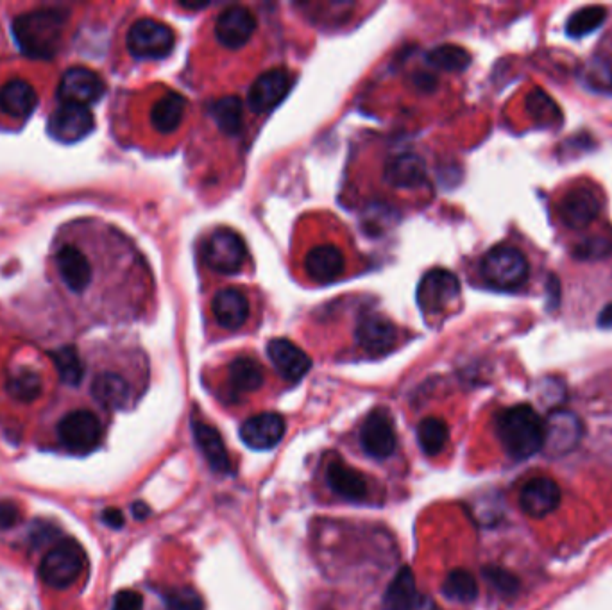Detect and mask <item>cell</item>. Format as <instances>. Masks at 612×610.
Returning a JSON list of instances; mask_svg holds the SVG:
<instances>
[{
	"mask_svg": "<svg viewBox=\"0 0 612 610\" xmlns=\"http://www.w3.org/2000/svg\"><path fill=\"white\" fill-rule=\"evenodd\" d=\"M68 22L67 11L49 8L31 11L13 22V34L20 49L31 58L51 60L60 49Z\"/></svg>",
	"mask_w": 612,
	"mask_h": 610,
	"instance_id": "1",
	"label": "cell"
},
{
	"mask_svg": "<svg viewBox=\"0 0 612 610\" xmlns=\"http://www.w3.org/2000/svg\"><path fill=\"white\" fill-rule=\"evenodd\" d=\"M496 435L514 460H527L543 450L544 421L530 405H516L496 417Z\"/></svg>",
	"mask_w": 612,
	"mask_h": 610,
	"instance_id": "2",
	"label": "cell"
},
{
	"mask_svg": "<svg viewBox=\"0 0 612 610\" xmlns=\"http://www.w3.org/2000/svg\"><path fill=\"white\" fill-rule=\"evenodd\" d=\"M527 256L516 246L498 244L485 253L480 262V274L494 289L516 290L528 280Z\"/></svg>",
	"mask_w": 612,
	"mask_h": 610,
	"instance_id": "3",
	"label": "cell"
},
{
	"mask_svg": "<svg viewBox=\"0 0 612 610\" xmlns=\"http://www.w3.org/2000/svg\"><path fill=\"white\" fill-rule=\"evenodd\" d=\"M85 551L74 539H63L45 553L40 562V578L52 589H67L85 569Z\"/></svg>",
	"mask_w": 612,
	"mask_h": 610,
	"instance_id": "4",
	"label": "cell"
},
{
	"mask_svg": "<svg viewBox=\"0 0 612 610\" xmlns=\"http://www.w3.org/2000/svg\"><path fill=\"white\" fill-rule=\"evenodd\" d=\"M174 42V31L153 18L138 20L128 33L129 52L140 60H160L169 56Z\"/></svg>",
	"mask_w": 612,
	"mask_h": 610,
	"instance_id": "5",
	"label": "cell"
},
{
	"mask_svg": "<svg viewBox=\"0 0 612 610\" xmlns=\"http://www.w3.org/2000/svg\"><path fill=\"white\" fill-rule=\"evenodd\" d=\"M101 437V421L90 410H74L58 424V439L70 453H92L101 444Z\"/></svg>",
	"mask_w": 612,
	"mask_h": 610,
	"instance_id": "6",
	"label": "cell"
},
{
	"mask_svg": "<svg viewBox=\"0 0 612 610\" xmlns=\"http://www.w3.org/2000/svg\"><path fill=\"white\" fill-rule=\"evenodd\" d=\"M602 210L600 195L595 188L580 185L562 195L557 203V217L568 229L584 231L598 219Z\"/></svg>",
	"mask_w": 612,
	"mask_h": 610,
	"instance_id": "7",
	"label": "cell"
},
{
	"mask_svg": "<svg viewBox=\"0 0 612 610\" xmlns=\"http://www.w3.org/2000/svg\"><path fill=\"white\" fill-rule=\"evenodd\" d=\"M246 242L231 229H219L204 246V262L215 272L237 274L246 262Z\"/></svg>",
	"mask_w": 612,
	"mask_h": 610,
	"instance_id": "8",
	"label": "cell"
},
{
	"mask_svg": "<svg viewBox=\"0 0 612 610\" xmlns=\"http://www.w3.org/2000/svg\"><path fill=\"white\" fill-rule=\"evenodd\" d=\"M360 444L367 457L376 460H385L396 451V428L391 414L385 408H376L366 417L360 428Z\"/></svg>",
	"mask_w": 612,
	"mask_h": 610,
	"instance_id": "9",
	"label": "cell"
},
{
	"mask_svg": "<svg viewBox=\"0 0 612 610\" xmlns=\"http://www.w3.org/2000/svg\"><path fill=\"white\" fill-rule=\"evenodd\" d=\"M582 433L584 428L575 414L557 410L544 421L543 451L550 457H564L577 448Z\"/></svg>",
	"mask_w": 612,
	"mask_h": 610,
	"instance_id": "10",
	"label": "cell"
},
{
	"mask_svg": "<svg viewBox=\"0 0 612 610\" xmlns=\"http://www.w3.org/2000/svg\"><path fill=\"white\" fill-rule=\"evenodd\" d=\"M94 126V115L88 106L61 104L58 110L52 111L47 129L54 140L63 144H76L90 135Z\"/></svg>",
	"mask_w": 612,
	"mask_h": 610,
	"instance_id": "11",
	"label": "cell"
},
{
	"mask_svg": "<svg viewBox=\"0 0 612 610\" xmlns=\"http://www.w3.org/2000/svg\"><path fill=\"white\" fill-rule=\"evenodd\" d=\"M460 294L459 280L455 274L448 271L428 272L423 281L419 283L417 301L419 308L426 315L439 314L451 301H455Z\"/></svg>",
	"mask_w": 612,
	"mask_h": 610,
	"instance_id": "12",
	"label": "cell"
},
{
	"mask_svg": "<svg viewBox=\"0 0 612 610\" xmlns=\"http://www.w3.org/2000/svg\"><path fill=\"white\" fill-rule=\"evenodd\" d=\"M104 81L90 68L74 67L65 72L58 86V97L63 104L88 106L104 95Z\"/></svg>",
	"mask_w": 612,
	"mask_h": 610,
	"instance_id": "13",
	"label": "cell"
},
{
	"mask_svg": "<svg viewBox=\"0 0 612 610\" xmlns=\"http://www.w3.org/2000/svg\"><path fill=\"white\" fill-rule=\"evenodd\" d=\"M285 432L287 424L280 414L264 412L249 417L246 423L240 426V439L251 450L269 451L280 444Z\"/></svg>",
	"mask_w": 612,
	"mask_h": 610,
	"instance_id": "14",
	"label": "cell"
},
{
	"mask_svg": "<svg viewBox=\"0 0 612 610\" xmlns=\"http://www.w3.org/2000/svg\"><path fill=\"white\" fill-rule=\"evenodd\" d=\"M561 503V489L550 478H532L519 492V507L534 519L550 516Z\"/></svg>",
	"mask_w": 612,
	"mask_h": 610,
	"instance_id": "15",
	"label": "cell"
},
{
	"mask_svg": "<svg viewBox=\"0 0 612 610\" xmlns=\"http://www.w3.org/2000/svg\"><path fill=\"white\" fill-rule=\"evenodd\" d=\"M255 29V15L244 6H230L224 9L215 24L217 40L228 49H238L246 45L255 33Z\"/></svg>",
	"mask_w": 612,
	"mask_h": 610,
	"instance_id": "16",
	"label": "cell"
},
{
	"mask_svg": "<svg viewBox=\"0 0 612 610\" xmlns=\"http://www.w3.org/2000/svg\"><path fill=\"white\" fill-rule=\"evenodd\" d=\"M289 72L269 70L256 79L249 90V106L255 113H267L274 110L290 92Z\"/></svg>",
	"mask_w": 612,
	"mask_h": 610,
	"instance_id": "17",
	"label": "cell"
},
{
	"mask_svg": "<svg viewBox=\"0 0 612 610\" xmlns=\"http://www.w3.org/2000/svg\"><path fill=\"white\" fill-rule=\"evenodd\" d=\"M267 355L281 378L287 382H299L312 369L310 356L287 339L271 340L267 346Z\"/></svg>",
	"mask_w": 612,
	"mask_h": 610,
	"instance_id": "18",
	"label": "cell"
},
{
	"mask_svg": "<svg viewBox=\"0 0 612 610\" xmlns=\"http://www.w3.org/2000/svg\"><path fill=\"white\" fill-rule=\"evenodd\" d=\"M357 340L369 355H385L394 348L398 340V330L392 321L383 315H367L358 324Z\"/></svg>",
	"mask_w": 612,
	"mask_h": 610,
	"instance_id": "19",
	"label": "cell"
},
{
	"mask_svg": "<svg viewBox=\"0 0 612 610\" xmlns=\"http://www.w3.org/2000/svg\"><path fill=\"white\" fill-rule=\"evenodd\" d=\"M326 482L342 500L362 503L369 496L366 476L357 471L355 467L346 466L344 462H332L326 471Z\"/></svg>",
	"mask_w": 612,
	"mask_h": 610,
	"instance_id": "20",
	"label": "cell"
},
{
	"mask_svg": "<svg viewBox=\"0 0 612 610\" xmlns=\"http://www.w3.org/2000/svg\"><path fill=\"white\" fill-rule=\"evenodd\" d=\"M192 430H194L197 448L203 453L208 466L221 475L231 473L230 455H228L226 444L222 441L221 433L217 432L212 424L203 423V421H194Z\"/></svg>",
	"mask_w": 612,
	"mask_h": 610,
	"instance_id": "21",
	"label": "cell"
},
{
	"mask_svg": "<svg viewBox=\"0 0 612 610\" xmlns=\"http://www.w3.org/2000/svg\"><path fill=\"white\" fill-rule=\"evenodd\" d=\"M36 106V90L24 79H13L0 88V111L11 119H29Z\"/></svg>",
	"mask_w": 612,
	"mask_h": 610,
	"instance_id": "22",
	"label": "cell"
},
{
	"mask_svg": "<svg viewBox=\"0 0 612 610\" xmlns=\"http://www.w3.org/2000/svg\"><path fill=\"white\" fill-rule=\"evenodd\" d=\"M212 312L222 328L235 331L249 319V301L237 289H222L213 297Z\"/></svg>",
	"mask_w": 612,
	"mask_h": 610,
	"instance_id": "23",
	"label": "cell"
},
{
	"mask_svg": "<svg viewBox=\"0 0 612 610\" xmlns=\"http://www.w3.org/2000/svg\"><path fill=\"white\" fill-rule=\"evenodd\" d=\"M92 396L101 407L108 410H122L131 401V385L119 373H99L92 382Z\"/></svg>",
	"mask_w": 612,
	"mask_h": 610,
	"instance_id": "24",
	"label": "cell"
},
{
	"mask_svg": "<svg viewBox=\"0 0 612 610\" xmlns=\"http://www.w3.org/2000/svg\"><path fill=\"white\" fill-rule=\"evenodd\" d=\"M346 267L344 255L339 247L317 246L306 255L305 269L308 276L317 283H330L337 280Z\"/></svg>",
	"mask_w": 612,
	"mask_h": 610,
	"instance_id": "25",
	"label": "cell"
},
{
	"mask_svg": "<svg viewBox=\"0 0 612 610\" xmlns=\"http://www.w3.org/2000/svg\"><path fill=\"white\" fill-rule=\"evenodd\" d=\"M416 577L410 568H401L383 594V609L407 610L417 598Z\"/></svg>",
	"mask_w": 612,
	"mask_h": 610,
	"instance_id": "26",
	"label": "cell"
},
{
	"mask_svg": "<svg viewBox=\"0 0 612 610\" xmlns=\"http://www.w3.org/2000/svg\"><path fill=\"white\" fill-rule=\"evenodd\" d=\"M185 106L187 102L181 95L176 92H167L160 101H156L151 110V122H153L154 129L162 133H172L174 129H178L185 115Z\"/></svg>",
	"mask_w": 612,
	"mask_h": 610,
	"instance_id": "27",
	"label": "cell"
},
{
	"mask_svg": "<svg viewBox=\"0 0 612 610\" xmlns=\"http://www.w3.org/2000/svg\"><path fill=\"white\" fill-rule=\"evenodd\" d=\"M228 382L235 394H246L260 389L264 383V371L253 358H237L231 362Z\"/></svg>",
	"mask_w": 612,
	"mask_h": 610,
	"instance_id": "28",
	"label": "cell"
},
{
	"mask_svg": "<svg viewBox=\"0 0 612 610\" xmlns=\"http://www.w3.org/2000/svg\"><path fill=\"white\" fill-rule=\"evenodd\" d=\"M387 178L398 187H419L426 178L425 163L414 154L400 156L389 165Z\"/></svg>",
	"mask_w": 612,
	"mask_h": 610,
	"instance_id": "29",
	"label": "cell"
},
{
	"mask_svg": "<svg viewBox=\"0 0 612 610\" xmlns=\"http://www.w3.org/2000/svg\"><path fill=\"white\" fill-rule=\"evenodd\" d=\"M448 437H450L448 424L439 417H426L417 428V442L428 457L439 455L444 450Z\"/></svg>",
	"mask_w": 612,
	"mask_h": 610,
	"instance_id": "30",
	"label": "cell"
},
{
	"mask_svg": "<svg viewBox=\"0 0 612 610\" xmlns=\"http://www.w3.org/2000/svg\"><path fill=\"white\" fill-rule=\"evenodd\" d=\"M442 594L453 602H475L478 598V582L466 569H453L442 584Z\"/></svg>",
	"mask_w": 612,
	"mask_h": 610,
	"instance_id": "31",
	"label": "cell"
},
{
	"mask_svg": "<svg viewBox=\"0 0 612 610\" xmlns=\"http://www.w3.org/2000/svg\"><path fill=\"white\" fill-rule=\"evenodd\" d=\"M6 389L11 398L22 401V403H31L42 394V378L40 374L24 369V371H18L13 376H9Z\"/></svg>",
	"mask_w": 612,
	"mask_h": 610,
	"instance_id": "32",
	"label": "cell"
},
{
	"mask_svg": "<svg viewBox=\"0 0 612 610\" xmlns=\"http://www.w3.org/2000/svg\"><path fill=\"white\" fill-rule=\"evenodd\" d=\"M605 15L607 11L600 6L578 9L566 24L568 34L573 38H584L587 34L595 33L596 29L604 24Z\"/></svg>",
	"mask_w": 612,
	"mask_h": 610,
	"instance_id": "33",
	"label": "cell"
},
{
	"mask_svg": "<svg viewBox=\"0 0 612 610\" xmlns=\"http://www.w3.org/2000/svg\"><path fill=\"white\" fill-rule=\"evenodd\" d=\"M428 63L448 72H460L469 67L471 58L468 51H464L459 45H442L428 54Z\"/></svg>",
	"mask_w": 612,
	"mask_h": 610,
	"instance_id": "34",
	"label": "cell"
},
{
	"mask_svg": "<svg viewBox=\"0 0 612 610\" xmlns=\"http://www.w3.org/2000/svg\"><path fill=\"white\" fill-rule=\"evenodd\" d=\"M212 117L226 133H237L242 124V102L237 97H224L212 106Z\"/></svg>",
	"mask_w": 612,
	"mask_h": 610,
	"instance_id": "35",
	"label": "cell"
},
{
	"mask_svg": "<svg viewBox=\"0 0 612 610\" xmlns=\"http://www.w3.org/2000/svg\"><path fill=\"white\" fill-rule=\"evenodd\" d=\"M54 364L61 380L68 385H79L85 376V365L74 348H61L54 353Z\"/></svg>",
	"mask_w": 612,
	"mask_h": 610,
	"instance_id": "36",
	"label": "cell"
},
{
	"mask_svg": "<svg viewBox=\"0 0 612 610\" xmlns=\"http://www.w3.org/2000/svg\"><path fill=\"white\" fill-rule=\"evenodd\" d=\"M165 609L167 610H203L201 596L190 587H178L165 594Z\"/></svg>",
	"mask_w": 612,
	"mask_h": 610,
	"instance_id": "37",
	"label": "cell"
},
{
	"mask_svg": "<svg viewBox=\"0 0 612 610\" xmlns=\"http://www.w3.org/2000/svg\"><path fill=\"white\" fill-rule=\"evenodd\" d=\"M484 577L503 596H512L518 591V578L510 575L505 569L487 568L484 571Z\"/></svg>",
	"mask_w": 612,
	"mask_h": 610,
	"instance_id": "38",
	"label": "cell"
},
{
	"mask_svg": "<svg viewBox=\"0 0 612 610\" xmlns=\"http://www.w3.org/2000/svg\"><path fill=\"white\" fill-rule=\"evenodd\" d=\"M612 253V244L609 240L602 237L587 238L582 244H578L575 249V256L582 260H591V258H605Z\"/></svg>",
	"mask_w": 612,
	"mask_h": 610,
	"instance_id": "39",
	"label": "cell"
},
{
	"mask_svg": "<svg viewBox=\"0 0 612 610\" xmlns=\"http://www.w3.org/2000/svg\"><path fill=\"white\" fill-rule=\"evenodd\" d=\"M111 610H144V598L142 594L126 589L115 594Z\"/></svg>",
	"mask_w": 612,
	"mask_h": 610,
	"instance_id": "40",
	"label": "cell"
},
{
	"mask_svg": "<svg viewBox=\"0 0 612 610\" xmlns=\"http://www.w3.org/2000/svg\"><path fill=\"white\" fill-rule=\"evenodd\" d=\"M18 521V509L13 503H0V528H9Z\"/></svg>",
	"mask_w": 612,
	"mask_h": 610,
	"instance_id": "41",
	"label": "cell"
},
{
	"mask_svg": "<svg viewBox=\"0 0 612 610\" xmlns=\"http://www.w3.org/2000/svg\"><path fill=\"white\" fill-rule=\"evenodd\" d=\"M102 523L106 526H110V528H115V530H119L124 526V514L120 512L119 509H106L102 512Z\"/></svg>",
	"mask_w": 612,
	"mask_h": 610,
	"instance_id": "42",
	"label": "cell"
},
{
	"mask_svg": "<svg viewBox=\"0 0 612 610\" xmlns=\"http://www.w3.org/2000/svg\"><path fill=\"white\" fill-rule=\"evenodd\" d=\"M407 610H439V607L430 596L417 594L416 602L412 603Z\"/></svg>",
	"mask_w": 612,
	"mask_h": 610,
	"instance_id": "43",
	"label": "cell"
},
{
	"mask_svg": "<svg viewBox=\"0 0 612 610\" xmlns=\"http://www.w3.org/2000/svg\"><path fill=\"white\" fill-rule=\"evenodd\" d=\"M131 510H133V516H135V519H138V521H144L145 517L151 514L149 505L144 503V501H136V503H133Z\"/></svg>",
	"mask_w": 612,
	"mask_h": 610,
	"instance_id": "44",
	"label": "cell"
},
{
	"mask_svg": "<svg viewBox=\"0 0 612 610\" xmlns=\"http://www.w3.org/2000/svg\"><path fill=\"white\" fill-rule=\"evenodd\" d=\"M598 324L602 328H612V305L605 306L602 314L598 317Z\"/></svg>",
	"mask_w": 612,
	"mask_h": 610,
	"instance_id": "45",
	"label": "cell"
}]
</instances>
